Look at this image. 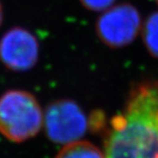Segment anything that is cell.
I'll return each instance as SVG.
<instances>
[{"mask_svg":"<svg viewBox=\"0 0 158 158\" xmlns=\"http://www.w3.org/2000/svg\"><path fill=\"white\" fill-rule=\"evenodd\" d=\"M105 128V158H158V78L135 82Z\"/></svg>","mask_w":158,"mask_h":158,"instance_id":"6da1fadb","label":"cell"},{"mask_svg":"<svg viewBox=\"0 0 158 158\" xmlns=\"http://www.w3.org/2000/svg\"><path fill=\"white\" fill-rule=\"evenodd\" d=\"M43 112L37 99L23 89H9L0 96V132L21 143L40 131Z\"/></svg>","mask_w":158,"mask_h":158,"instance_id":"7a4b0ae2","label":"cell"},{"mask_svg":"<svg viewBox=\"0 0 158 158\" xmlns=\"http://www.w3.org/2000/svg\"><path fill=\"white\" fill-rule=\"evenodd\" d=\"M142 23L136 7L128 2L119 3L101 13L95 22V33L108 48L122 49L137 38Z\"/></svg>","mask_w":158,"mask_h":158,"instance_id":"3957f363","label":"cell"},{"mask_svg":"<svg viewBox=\"0 0 158 158\" xmlns=\"http://www.w3.org/2000/svg\"><path fill=\"white\" fill-rule=\"evenodd\" d=\"M44 123L50 140L59 144L78 141L85 135L89 124L82 109L70 99H59L49 104Z\"/></svg>","mask_w":158,"mask_h":158,"instance_id":"277c9868","label":"cell"},{"mask_svg":"<svg viewBox=\"0 0 158 158\" xmlns=\"http://www.w3.org/2000/svg\"><path fill=\"white\" fill-rule=\"evenodd\" d=\"M40 45L33 33L23 27H13L0 37V62L13 72H27L39 59Z\"/></svg>","mask_w":158,"mask_h":158,"instance_id":"5b68a950","label":"cell"},{"mask_svg":"<svg viewBox=\"0 0 158 158\" xmlns=\"http://www.w3.org/2000/svg\"><path fill=\"white\" fill-rule=\"evenodd\" d=\"M140 32L145 49L151 56L158 59V10L146 17Z\"/></svg>","mask_w":158,"mask_h":158,"instance_id":"8992f818","label":"cell"},{"mask_svg":"<svg viewBox=\"0 0 158 158\" xmlns=\"http://www.w3.org/2000/svg\"><path fill=\"white\" fill-rule=\"evenodd\" d=\"M55 158H105V155L91 142L75 141L66 144Z\"/></svg>","mask_w":158,"mask_h":158,"instance_id":"52a82bcc","label":"cell"},{"mask_svg":"<svg viewBox=\"0 0 158 158\" xmlns=\"http://www.w3.org/2000/svg\"><path fill=\"white\" fill-rule=\"evenodd\" d=\"M78 1L88 10L102 13L112 5H114L116 0H78Z\"/></svg>","mask_w":158,"mask_h":158,"instance_id":"ba28073f","label":"cell"},{"mask_svg":"<svg viewBox=\"0 0 158 158\" xmlns=\"http://www.w3.org/2000/svg\"><path fill=\"white\" fill-rule=\"evenodd\" d=\"M3 20H4V9L1 1H0V28H1L3 24Z\"/></svg>","mask_w":158,"mask_h":158,"instance_id":"9c48e42d","label":"cell"},{"mask_svg":"<svg viewBox=\"0 0 158 158\" xmlns=\"http://www.w3.org/2000/svg\"><path fill=\"white\" fill-rule=\"evenodd\" d=\"M154 1H155V3L157 4V6H158V0H154Z\"/></svg>","mask_w":158,"mask_h":158,"instance_id":"30bf717a","label":"cell"}]
</instances>
